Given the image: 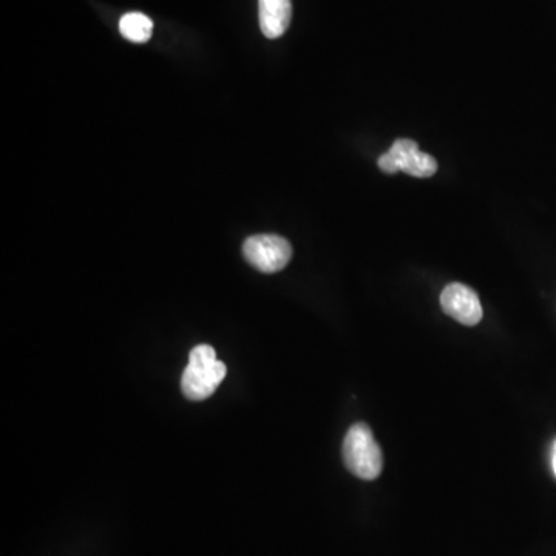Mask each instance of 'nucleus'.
<instances>
[{
    "label": "nucleus",
    "mask_w": 556,
    "mask_h": 556,
    "mask_svg": "<svg viewBox=\"0 0 556 556\" xmlns=\"http://www.w3.org/2000/svg\"><path fill=\"white\" fill-rule=\"evenodd\" d=\"M228 374L211 345H198L189 354V365L181 377V391L189 401L209 399Z\"/></svg>",
    "instance_id": "nucleus-1"
},
{
    "label": "nucleus",
    "mask_w": 556,
    "mask_h": 556,
    "mask_svg": "<svg viewBox=\"0 0 556 556\" xmlns=\"http://www.w3.org/2000/svg\"><path fill=\"white\" fill-rule=\"evenodd\" d=\"M343 462L357 478L373 481L384 468V455L367 424L359 422L346 433L342 447Z\"/></svg>",
    "instance_id": "nucleus-2"
},
{
    "label": "nucleus",
    "mask_w": 556,
    "mask_h": 556,
    "mask_svg": "<svg viewBox=\"0 0 556 556\" xmlns=\"http://www.w3.org/2000/svg\"><path fill=\"white\" fill-rule=\"evenodd\" d=\"M246 262L265 274H274L288 266L292 246L280 235L262 234L249 237L243 245Z\"/></svg>",
    "instance_id": "nucleus-3"
},
{
    "label": "nucleus",
    "mask_w": 556,
    "mask_h": 556,
    "mask_svg": "<svg viewBox=\"0 0 556 556\" xmlns=\"http://www.w3.org/2000/svg\"><path fill=\"white\" fill-rule=\"evenodd\" d=\"M445 314L465 326L478 325L482 320V305L478 294L470 286L451 283L441 294Z\"/></svg>",
    "instance_id": "nucleus-4"
},
{
    "label": "nucleus",
    "mask_w": 556,
    "mask_h": 556,
    "mask_svg": "<svg viewBox=\"0 0 556 556\" xmlns=\"http://www.w3.org/2000/svg\"><path fill=\"white\" fill-rule=\"evenodd\" d=\"M399 172L408 173L411 177L430 178L438 172V163L433 156L421 152L413 139H397L388 150Z\"/></svg>",
    "instance_id": "nucleus-5"
},
{
    "label": "nucleus",
    "mask_w": 556,
    "mask_h": 556,
    "mask_svg": "<svg viewBox=\"0 0 556 556\" xmlns=\"http://www.w3.org/2000/svg\"><path fill=\"white\" fill-rule=\"evenodd\" d=\"M258 17L266 38H280L291 24V0H258Z\"/></svg>",
    "instance_id": "nucleus-6"
},
{
    "label": "nucleus",
    "mask_w": 556,
    "mask_h": 556,
    "mask_svg": "<svg viewBox=\"0 0 556 556\" xmlns=\"http://www.w3.org/2000/svg\"><path fill=\"white\" fill-rule=\"evenodd\" d=\"M119 31L127 41L144 44L152 38L153 22L143 13H127L119 21Z\"/></svg>",
    "instance_id": "nucleus-7"
},
{
    "label": "nucleus",
    "mask_w": 556,
    "mask_h": 556,
    "mask_svg": "<svg viewBox=\"0 0 556 556\" xmlns=\"http://www.w3.org/2000/svg\"><path fill=\"white\" fill-rule=\"evenodd\" d=\"M377 166L382 172L385 173H397L399 169H397L396 163H394L393 158H391L390 153H384V155L379 156V160H377Z\"/></svg>",
    "instance_id": "nucleus-8"
},
{
    "label": "nucleus",
    "mask_w": 556,
    "mask_h": 556,
    "mask_svg": "<svg viewBox=\"0 0 556 556\" xmlns=\"http://www.w3.org/2000/svg\"><path fill=\"white\" fill-rule=\"evenodd\" d=\"M552 470H553V475H555L556 478V439L552 445Z\"/></svg>",
    "instance_id": "nucleus-9"
}]
</instances>
